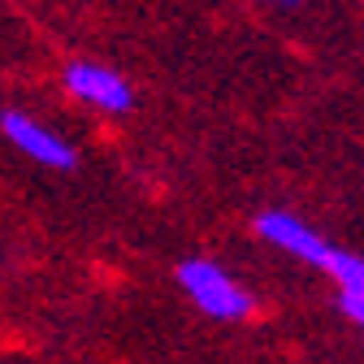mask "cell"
I'll return each instance as SVG.
<instances>
[{
	"label": "cell",
	"instance_id": "cell-1",
	"mask_svg": "<svg viewBox=\"0 0 364 364\" xmlns=\"http://www.w3.org/2000/svg\"><path fill=\"white\" fill-rule=\"evenodd\" d=\"M178 287L187 291V299L204 316H213V321H243L256 308V299L213 260H182L178 264Z\"/></svg>",
	"mask_w": 364,
	"mask_h": 364
},
{
	"label": "cell",
	"instance_id": "cell-2",
	"mask_svg": "<svg viewBox=\"0 0 364 364\" xmlns=\"http://www.w3.org/2000/svg\"><path fill=\"white\" fill-rule=\"evenodd\" d=\"M61 82H65V91H70L74 100H82V105H91V109H100V113H130V109H134V91H130V82H126L117 70H109V65L74 61V65H65Z\"/></svg>",
	"mask_w": 364,
	"mask_h": 364
},
{
	"label": "cell",
	"instance_id": "cell-3",
	"mask_svg": "<svg viewBox=\"0 0 364 364\" xmlns=\"http://www.w3.org/2000/svg\"><path fill=\"white\" fill-rule=\"evenodd\" d=\"M0 130H5V139H9L18 152H26L31 161L48 165V169H74V165H78V152L61 139L57 130H48L43 122L26 117V113H18V109H5V113H0Z\"/></svg>",
	"mask_w": 364,
	"mask_h": 364
},
{
	"label": "cell",
	"instance_id": "cell-4",
	"mask_svg": "<svg viewBox=\"0 0 364 364\" xmlns=\"http://www.w3.org/2000/svg\"><path fill=\"white\" fill-rule=\"evenodd\" d=\"M256 235H260L264 243H273V247H282V252L295 256V260L316 264V269L326 264V256H330V247H334V243H326L321 235H316L312 225H304L295 213H282V208L260 213V217H256Z\"/></svg>",
	"mask_w": 364,
	"mask_h": 364
},
{
	"label": "cell",
	"instance_id": "cell-5",
	"mask_svg": "<svg viewBox=\"0 0 364 364\" xmlns=\"http://www.w3.org/2000/svg\"><path fill=\"white\" fill-rule=\"evenodd\" d=\"M321 269L338 282V291H364V256L343 252V247H330V256H326Z\"/></svg>",
	"mask_w": 364,
	"mask_h": 364
},
{
	"label": "cell",
	"instance_id": "cell-6",
	"mask_svg": "<svg viewBox=\"0 0 364 364\" xmlns=\"http://www.w3.org/2000/svg\"><path fill=\"white\" fill-rule=\"evenodd\" d=\"M338 312L364 330V291H338Z\"/></svg>",
	"mask_w": 364,
	"mask_h": 364
},
{
	"label": "cell",
	"instance_id": "cell-7",
	"mask_svg": "<svg viewBox=\"0 0 364 364\" xmlns=\"http://www.w3.org/2000/svg\"><path fill=\"white\" fill-rule=\"evenodd\" d=\"M278 5H295V0H278Z\"/></svg>",
	"mask_w": 364,
	"mask_h": 364
}]
</instances>
